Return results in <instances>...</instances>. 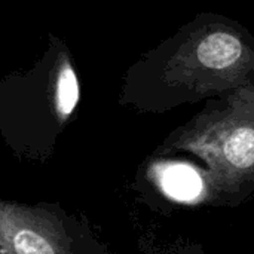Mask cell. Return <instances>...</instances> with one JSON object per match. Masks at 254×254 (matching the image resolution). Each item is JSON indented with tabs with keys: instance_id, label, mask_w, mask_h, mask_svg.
<instances>
[{
	"instance_id": "1",
	"label": "cell",
	"mask_w": 254,
	"mask_h": 254,
	"mask_svg": "<svg viewBox=\"0 0 254 254\" xmlns=\"http://www.w3.org/2000/svg\"><path fill=\"white\" fill-rule=\"evenodd\" d=\"M198 155L210 168L216 189L237 190L254 180V121L223 118L198 125L176 143Z\"/></svg>"
},
{
	"instance_id": "2",
	"label": "cell",
	"mask_w": 254,
	"mask_h": 254,
	"mask_svg": "<svg viewBox=\"0 0 254 254\" xmlns=\"http://www.w3.org/2000/svg\"><path fill=\"white\" fill-rule=\"evenodd\" d=\"M0 253L76 254L55 213L4 199H0Z\"/></svg>"
},
{
	"instance_id": "3",
	"label": "cell",
	"mask_w": 254,
	"mask_h": 254,
	"mask_svg": "<svg viewBox=\"0 0 254 254\" xmlns=\"http://www.w3.org/2000/svg\"><path fill=\"white\" fill-rule=\"evenodd\" d=\"M79 80L67 54H63L52 71V110L60 125H64L79 103Z\"/></svg>"
},
{
	"instance_id": "4",
	"label": "cell",
	"mask_w": 254,
	"mask_h": 254,
	"mask_svg": "<svg viewBox=\"0 0 254 254\" xmlns=\"http://www.w3.org/2000/svg\"><path fill=\"white\" fill-rule=\"evenodd\" d=\"M0 254H3V253H0Z\"/></svg>"
}]
</instances>
